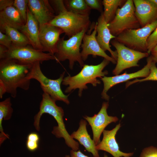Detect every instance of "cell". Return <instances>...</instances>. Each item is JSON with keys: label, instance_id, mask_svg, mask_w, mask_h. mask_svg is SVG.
<instances>
[{"label": "cell", "instance_id": "obj_28", "mask_svg": "<svg viewBox=\"0 0 157 157\" xmlns=\"http://www.w3.org/2000/svg\"><path fill=\"white\" fill-rule=\"evenodd\" d=\"M28 0H15L13 6L19 12L26 23L27 20Z\"/></svg>", "mask_w": 157, "mask_h": 157}, {"label": "cell", "instance_id": "obj_32", "mask_svg": "<svg viewBox=\"0 0 157 157\" xmlns=\"http://www.w3.org/2000/svg\"><path fill=\"white\" fill-rule=\"evenodd\" d=\"M0 44L6 47L8 49L11 48L13 45L10 37L1 31H0Z\"/></svg>", "mask_w": 157, "mask_h": 157}, {"label": "cell", "instance_id": "obj_40", "mask_svg": "<svg viewBox=\"0 0 157 157\" xmlns=\"http://www.w3.org/2000/svg\"><path fill=\"white\" fill-rule=\"evenodd\" d=\"M64 157H71L69 155H66Z\"/></svg>", "mask_w": 157, "mask_h": 157}, {"label": "cell", "instance_id": "obj_30", "mask_svg": "<svg viewBox=\"0 0 157 157\" xmlns=\"http://www.w3.org/2000/svg\"><path fill=\"white\" fill-rule=\"evenodd\" d=\"M139 157H157V148L151 146L144 148Z\"/></svg>", "mask_w": 157, "mask_h": 157}, {"label": "cell", "instance_id": "obj_22", "mask_svg": "<svg viewBox=\"0 0 157 157\" xmlns=\"http://www.w3.org/2000/svg\"><path fill=\"white\" fill-rule=\"evenodd\" d=\"M13 109L12 107L11 98L8 97L0 102V144L7 139L9 138L8 134L3 131L2 126L3 120H8L12 116Z\"/></svg>", "mask_w": 157, "mask_h": 157}, {"label": "cell", "instance_id": "obj_17", "mask_svg": "<svg viewBox=\"0 0 157 157\" xmlns=\"http://www.w3.org/2000/svg\"><path fill=\"white\" fill-rule=\"evenodd\" d=\"M28 6L39 26L48 24L56 16L48 0H28Z\"/></svg>", "mask_w": 157, "mask_h": 157}, {"label": "cell", "instance_id": "obj_33", "mask_svg": "<svg viewBox=\"0 0 157 157\" xmlns=\"http://www.w3.org/2000/svg\"><path fill=\"white\" fill-rule=\"evenodd\" d=\"M14 0H0V10L1 11L6 8L13 6Z\"/></svg>", "mask_w": 157, "mask_h": 157}, {"label": "cell", "instance_id": "obj_23", "mask_svg": "<svg viewBox=\"0 0 157 157\" xmlns=\"http://www.w3.org/2000/svg\"><path fill=\"white\" fill-rule=\"evenodd\" d=\"M0 31L10 38L13 45L15 46L31 45L27 38L18 29L6 25H0Z\"/></svg>", "mask_w": 157, "mask_h": 157}, {"label": "cell", "instance_id": "obj_24", "mask_svg": "<svg viewBox=\"0 0 157 157\" xmlns=\"http://www.w3.org/2000/svg\"><path fill=\"white\" fill-rule=\"evenodd\" d=\"M126 1L124 0H103L102 1L104 8V16L107 24L114 19L118 7L122 6Z\"/></svg>", "mask_w": 157, "mask_h": 157}, {"label": "cell", "instance_id": "obj_37", "mask_svg": "<svg viewBox=\"0 0 157 157\" xmlns=\"http://www.w3.org/2000/svg\"><path fill=\"white\" fill-rule=\"evenodd\" d=\"M7 92V90L6 87L2 82L0 81V98L2 99L3 95Z\"/></svg>", "mask_w": 157, "mask_h": 157}, {"label": "cell", "instance_id": "obj_4", "mask_svg": "<svg viewBox=\"0 0 157 157\" xmlns=\"http://www.w3.org/2000/svg\"><path fill=\"white\" fill-rule=\"evenodd\" d=\"M48 24L61 28L69 38L88 28L90 21L89 15L75 13L66 8L58 13Z\"/></svg>", "mask_w": 157, "mask_h": 157}, {"label": "cell", "instance_id": "obj_34", "mask_svg": "<svg viewBox=\"0 0 157 157\" xmlns=\"http://www.w3.org/2000/svg\"><path fill=\"white\" fill-rule=\"evenodd\" d=\"M71 157H89L84 155L80 150L74 151L71 150L70 151Z\"/></svg>", "mask_w": 157, "mask_h": 157}, {"label": "cell", "instance_id": "obj_14", "mask_svg": "<svg viewBox=\"0 0 157 157\" xmlns=\"http://www.w3.org/2000/svg\"><path fill=\"white\" fill-rule=\"evenodd\" d=\"M94 30L91 34L85 33L83 39V43L81 47L82 50L81 52L82 59L86 60L89 55L93 57L98 56L103 57L114 64L116 63V61L111 57L108 56L101 47L96 38L97 33L95 24Z\"/></svg>", "mask_w": 157, "mask_h": 157}, {"label": "cell", "instance_id": "obj_31", "mask_svg": "<svg viewBox=\"0 0 157 157\" xmlns=\"http://www.w3.org/2000/svg\"><path fill=\"white\" fill-rule=\"evenodd\" d=\"M87 6L91 9L97 10L101 13L103 12L101 1L99 0H85Z\"/></svg>", "mask_w": 157, "mask_h": 157}, {"label": "cell", "instance_id": "obj_8", "mask_svg": "<svg viewBox=\"0 0 157 157\" xmlns=\"http://www.w3.org/2000/svg\"><path fill=\"white\" fill-rule=\"evenodd\" d=\"M157 27V20L139 28L126 30L116 37L117 41L135 50L147 52V40Z\"/></svg>", "mask_w": 157, "mask_h": 157}, {"label": "cell", "instance_id": "obj_10", "mask_svg": "<svg viewBox=\"0 0 157 157\" xmlns=\"http://www.w3.org/2000/svg\"><path fill=\"white\" fill-rule=\"evenodd\" d=\"M4 59H15L22 63L31 64L38 62L42 63L45 61L56 60L55 56L35 49L30 45L15 46L12 45L8 49Z\"/></svg>", "mask_w": 157, "mask_h": 157}, {"label": "cell", "instance_id": "obj_3", "mask_svg": "<svg viewBox=\"0 0 157 157\" xmlns=\"http://www.w3.org/2000/svg\"><path fill=\"white\" fill-rule=\"evenodd\" d=\"M110 61L104 58L99 64L96 65L84 64L81 71L76 75L71 76L69 75L64 78L62 84L68 86L65 92L69 93L76 89H78V95L82 96L84 90L88 88L87 85L91 84L94 87L101 83L97 79L101 78L108 74V71H103L104 69Z\"/></svg>", "mask_w": 157, "mask_h": 157}, {"label": "cell", "instance_id": "obj_29", "mask_svg": "<svg viewBox=\"0 0 157 157\" xmlns=\"http://www.w3.org/2000/svg\"><path fill=\"white\" fill-rule=\"evenodd\" d=\"M157 44V27L148 38L146 43L147 53L149 54L151 50Z\"/></svg>", "mask_w": 157, "mask_h": 157}, {"label": "cell", "instance_id": "obj_21", "mask_svg": "<svg viewBox=\"0 0 157 157\" xmlns=\"http://www.w3.org/2000/svg\"><path fill=\"white\" fill-rule=\"evenodd\" d=\"M25 23L19 12L13 6L0 11V25H7L20 31Z\"/></svg>", "mask_w": 157, "mask_h": 157}, {"label": "cell", "instance_id": "obj_1", "mask_svg": "<svg viewBox=\"0 0 157 157\" xmlns=\"http://www.w3.org/2000/svg\"><path fill=\"white\" fill-rule=\"evenodd\" d=\"M32 65L14 59L0 60V81L12 97H16L18 88L25 90L29 89L30 80L26 77Z\"/></svg>", "mask_w": 157, "mask_h": 157}, {"label": "cell", "instance_id": "obj_7", "mask_svg": "<svg viewBox=\"0 0 157 157\" xmlns=\"http://www.w3.org/2000/svg\"><path fill=\"white\" fill-rule=\"evenodd\" d=\"M135 7L133 0H127L118 8L113 20L108 24L111 33L116 37L128 29L139 28L140 26L135 15Z\"/></svg>", "mask_w": 157, "mask_h": 157}, {"label": "cell", "instance_id": "obj_35", "mask_svg": "<svg viewBox=\"0 0 157 157\" xmlns=\"http://www.w3.org/2000/svg\"><path fill=\"white\" fill-rule=\"evenodd\" d=\"M150 53L152 61L157 63V44L151 50Z\"/></svg>", "mask_w": 157, "mask_h": 157}, {"label": "cell", "instance_id": "obj_26", "mask_svg": "<svg viewBox=\"0 0 157 157\" xmlns=\"http://www.w3.org/2000/svg\"><path fill=\"white\" fill-rule=\"evenodd\" d=\"M150 69V73L147 77L142 79L136 78L132 81H127L126 84V88L136 83L148 81H157V67L156 63L153 61L151 64Z\"/></svg>", "mask_w": 157, "mask_h": 157}, {"label": "cell", "instance_id": "obj_16", "mask_svg": "<svg viewBox=\"0 0 157 157\" xmlns=\"http://www.w3.org/2000/svg\"><path fill=\"white\" fill-rule=\"evenodd\" d=\"M135 15L142 27L157 20V4L152 0H133Z\"/></svg>", "mask_w": 157, "mask_h": 157}, {"label": "cell", "instance_id": "obj_9", "mask_svg": "<svg viewBox=\"0 0 157 157\" xmlns=\"http://www.w3.org/2000/svg\"><path fill=\"white\" fill-rule=\"evenodd\" d=\"M111 43L116 49L117 53L116 65L113 71V74L119 75L123 71L133 67H138L139 61L148 57L149 54L130 48L120 43L115 39Z\"/></svg>", "mask_w": 157, "mask_h": 157}, {"label": "cell", "instance_id": "obj_5", "mask_svg": "<svg viewBox=\"0 0 157 157\" xmlns=\"http://www.w3.org/2000/svg\"><path fill=\"white\" fill-rule=\"evenodd\" d=\"M88 28L84 29L78 33L65 40L64 37L60 38L58 45V51L54 55L57 62L68 60L69 67L73 69L75 62L78 63L81 67L84 63L80 52L83 38Z\"/></svg>", "mask_w": 157, "mask_h": 157}, {"label": "cell", "instance_id": "obj_39", "mask_svg": "<svg viewBox=\"0 0 157 157\" xmlns=\"http://www.w3.org/2000/svg\"><path fill=\"white\" fill-rule=\"evenodd\" d=\"M104 157H108L107 155L106 154H104Z\"/></svg>", "mask_w": 157, "mask_h": 157}, {"label": "cell", "instance_id": "obj_11", "mask_svg": "<svg viewBox=\"0 0 157 157\" xmlns=\"http://www.w3.org/2000/svg\"><path fill=\"white\" fill-rule=\"evenodd\" d=\"M108 106V102H104L97 114L91 117L87 116L83 117L91 127L93 134V140L96 145L100 142V137L105 128L110 124L116 122L118 120L116 116L108 115L107 110Z\"/></svg>", "mask_w": 157, "mask_h": 157}, {"label": "cell", "instance_id": "obj_18", "mask_svg": "<svg viewBox=\"0 0 157 157\" xmlns=\"http://www.w3.org/2000/svg\"><path fill=\"white\" fill-rule=\"evenodd\" d=\"M97 33L96 40L101 48L105 52L109 51L111 57L117 61V53L116 51H113L110 48V42L116 37L111 33L108 27V24L106 22L103 15V12L101 13L98 19V21L95 24Z\"/></svg>", "mask_w": 157, "mask_h": 157}, {"label": "cell", "instance_id": "obj_36", "mask_svg": "<svg viewBox=\"0 0 157 157\" xmlns=\"http://www.w3.org/2000/svg\"><path fill=\"white\" fill-rule=\"evenodd\" d=\"M8 49L4 46L0 45V59H3Z\"/></svg>", "mask_w": 157, "mask_h": 157}, {"label": "cell", "instance_id": "obj_27", "mask_svg": "<svg viewBox=\"0 0 157 157\" xmlns=\"http://www.w3.org/2000/svg\"><path fill=\"white\" fill-rule=\"evenodd\" d=\"M26 142L27 149L30 151H33L38 147L40 138L39 135L35 132H32L28 135Z\"/></svg>", "mask_w": 157, "mask_h": 157}, {"label": "cell", "instance_id": "obj_2", "mask_svg": "<svg viewBox=\"0 0 157 157\" xmlns=\"http://www.w3.org/2000/svg\"><path fill=\"white\" fill-rule=\"evenodd\" d=\"M54 101L48 94L43 92L40 105L39 111L34 117V126L38 131H40L41 117L44 113L52 116L56 121L58 126H54L52 133L57 138H63L67 146L74 151L78 150L79 144L69 134L66 129L63 117L64 115L63 108L57 106Z\"/></svg>", "mask_w": 157, "mask_h": 157}, {"label": "cell", "instance_id": "obj_19", "mask_svg": "<svg viewBox=\"0 0 157 157\" xmlns=\"http://www.w3.org/2000/svg\"><path fill=\"white\" fill-rule=\"evenodd\" d=\"M19 31L27 38L31 46L35 49L43 51L39 38V24L28 6L26 21Z\"/></svg>", "mask_w": 157, "mask_h": 157}, {"label": "cell", "instance_id": "obj_25", "mask_svg": "<svg viewBox=\"0 0 157 157\" xmlns=\"http://www.w3.org/2000/svg\"><path fill=\"white\" fill-rule=\"evenodd\" d=\"M66 9L77 13L89 15L91 9L87 6L85 0L64 1Z\"/></svg>", "mask_w": 157, "mask_h": 157}, {"label": "cell", "instance_id": "obj_15", "mask_svg": "<svg viewBox=\"0 0 157 157\" xmlns=\"http://www.w3.org/2000/svg\"><path fill=\"white\" fill-rule=\"evenodd\" d=\"M121 127L119 123L110 130H104L103 131L102 140L96 145V148L98 150H102L107 152L114 157H131L133 153H125L119 149L118 144L116 139L115 135Z\"/></svg>", "mask_w": 157, "mask_h": 157}, {"label": "cell", "instance_id": "obj_6", "mask_svg": "<svg viewBox=\"0 0 157 157\" xmlns=\"http://www.w3.org/2000/svg\"><path fill=\"white\" fill-rule=\"evenodd\" d=\"M40 63L38 62L32 64L26 78L31 80L35 79L40 84V87L43 92L48 94L56 101H62L66 104H69V95H65L61 88L65 74V72L61 74L59 78L56 79H52L47 77L42 72L40 67Z\"/></svg>", "mask_w": 157, "mask_h": 157}, {"label": "cell", "instance_id": "obj_13", "mask_svg": "<svg viewBox=\"0 0 157 157\" xmlns=\"http://www.w3.org/2000/svg\"><path fill=\"white\" fill-rule=\"evenodd\" d=\"M63 33L61 28L48 24L39 26V38L43 51L54 56L58 51L60 36Z\"/></svg>", "mask_w": 157, "mask_h": 157}, {"label": "cell", "instance_id": "obj_12", "mask_svg": "<svg viewBox=\"0 0 157 157\" xmlns=\"http://www.w3.org/2000/svg\"><path fill=\"white\" fill-rule=\"evenodd\" d=\"M152 61L150 56L147 58V64L142 69L136 72L131 73H127L126 72L120 75L110 77L105 76L101 78V80L104 84V88L101 93V98L108 101L109 97L107 94V92L112 87L117 84L135 78L147 77L150 72V66Z\"/></svg>", "mask_w": 157, "mask_h": 157}, {"label": "cell", "instance_id": "obj_20", "mask_svg": "<svg viewBox=\"0 0 157 157\" xmlns=\"http://www.w3.org/2000/svg\"><path fill=\"white\" fill-rule=\"evenodd\" d=\"M87 124L86 120L81 119L79 123L78 129L73 132L70 135L74 139L77 140L87 151L92 154L94 157H99L98 151L96 147V145L87 131Z\"/></svg>", "mask_w": 157, "mask_h": 157}, {"label": "cell", "instance_id": "obj_38", "mask_svg": "<svg viewBox=\"0 0 157 157\" xmlns=\"http://www.w3.org/2000/svg\"><path fill=\"white\" fill-rule=\"evenodd\" d=\"M152 1L157 4V0H152Z\"/></svg>", "mask_w": 157, "mask_h": 157}]
</instances>
